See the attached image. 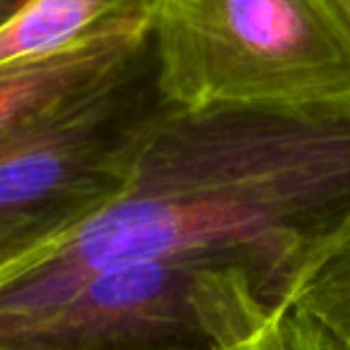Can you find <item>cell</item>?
<instances>
[{
  "mask_svg": "<svg viewBox=\"0 0 350 350\" xmlns=\"http://www.w3.org/2000/svg\"><path fill=\"white\" fill-rule=\"evenodd\" d=\"M29 0H0V29L27 5Z\"/></svg>",
  "mask_w": 350,
  "mask_h": 350,
  "instance_id": "obj_10",
  "label": "cell"
},
{
  "mask_svg": "<svg viewBox=\"0 0 350 350\" xmlns=\"http://www.w3.org/2000/svg\"><path fill=\"white\" fill-rule=\"evenodd\" d=\"M154 0H29L0 29V68L46 58Z\"/></svg>",
  "mask_w": 350,
  "mask_h": 350,
  "instance_id": "obj_6",
  "label": "cell"
},
{
  "mask_svg": "<svg viewBox=\"0 0 350 350\" xmlns=\"http://www.w3.org/2000/svg\"><path fill=\"white\" fill-rule=\"evenodd\" d=\"M286 305L350 345V238L297 283Z\"/></svg>",
  "mask_w": 350,
  "mask_h": 350,
  "instance_id": "obj_7",
  "label": "cell"
},
{
  "mask_svg": "<svg viewBox=\"0 0 350 350\" xmlns=\"http://www.w3.org/2000/svg\"><path fill=\"white\" fill-rule=\"evenodd\" d=\"M283 302L224 257H168L94 273L53 305L0 314V350H233Z\"/></svg>",
  "mask_w": 350,
  "mask_h": 350,
  "instance_id": "obj_3",
  "label": "cell"
},
{
  "mask_svg": "<svg viewBox=\"0 0 350 350\" xmlns=\"http://www.w3.org/2000/svg\"><path fill=\"white\" fill-rule=\"evenodd\" d=\"M350 46V0H321Z\"/></svg>",
  "mask_w": 350,
  "mask_h": 350,
  "instance_id": "obj_9",
  "label": "cell"
},
{
  "mask_svg": "<svg viewBox=\"0 0 350 350\" xmlns=\"http://www.w3.org/2000/svg\"><path fill=\"white\" fill-rule=\"evenodd\" d=\"M151 51L183 111L350 98V46L321 0H154Z\"/></svg>",
  "mask_w": 350,
  "mask_h": 350,
  "instance_id": "obj_2",
  "label": "cell"
},
{
  "mask_svg": "<svg viewBox=\"0 0 350 350\" xmlns=\"http://www.w3.org/2000/svg\"><path fill=\"white\" fill-rule=\"evenodd\" d=\"M151 12L137 8L58 53L0 68V144L122 72L149 44Z\"/></svg>",
  "mask_w": 350,
  "mask_h": 350,
  "instance_id": "obj_5",
  "label": "cell"
},
{
  "mask_svg": "<svg viewBox=\"0 0 350 350\" xmlns=\"http://www.w3.org/2000/svg\"><path fill=\"white\" fill-rule=\"evenodd\" d=\"M350 238V98L310 108L170 106L125 192L0 269V314L53 305L94 273L168 257L245 264L286 305Z\"/></svg>",
  "mask_w": 350,
  "mask_h": 350,
  "instance_id": "obj_1",
  "label": "cell"
},
{
  "mask_svg": "<svg viewBox=\"0 0 350 350\" xmlns=\"http://www.w3.org/2000/svg\"><path fill=\"white\" fill-rule=\"evenodd\" d=\"M233 350H350V345L305 312L283 305L252 338Z\"/></svg>",
  "mask_w": 350,
  "mask_h": 350,
  "instance_id": "obj_8",
  "label": "cell"
},
{
  "mask_svg": "<svg viewBox=\"0 0 350 350\" xmlns=\"http://www.w3.org/2000/svg\"><path fill=\"white\" fill-rule=\"evenodd\" d=\"M168 108L149 36L111 82L3 142L0 269L113 204Z\"/></svg>",
  "mask_w": 350,
  "mask_h": 350,
  "instance_id": "obj_4",
  "label": "cell"
}]
</instances>
